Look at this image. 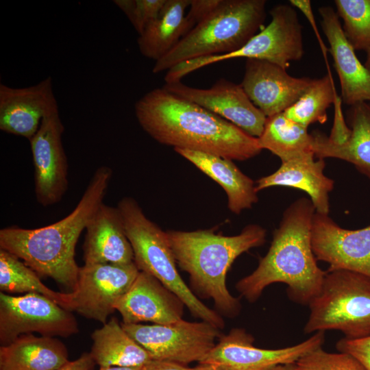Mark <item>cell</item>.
Wrapping results in <instances>:
<instances>
[{
	"mask_svg": "<svg viewBox=\"0 0 370 370\" xmlns=\"http://www.w3.org/2000/svg\"><path fill=\"white\" fill-rule=\"evenodd\" d=\"M146 365L139 367H119L112 366L106 367H99V370H145Z\"/></svg>",
	"mask_w": 370,
	"mask_h": 370,
	"instance_id": "obj_39",
	"label": "cell"
},
{
	"mask_svg": "<svg viewBox=\"0 0 370 370\" xmlns=\"http://www.w3.org/2000/svg\"><path fill=\"white\" fill-rule=\"evenodd\" d=\"M116 207L121 214L133 249L134 261L139 271L159 280L180 299L195 317L220 330L223 328V318L205 305L180 276L166 232L149 220L132 197L122 198Z\"/></svg>",
	"mask_w": 370,
	"mask_h": 370,
	"instance_id": "obj_6",
	"label": "cell"
},
{
	"mask_svg": "<svg viewBox=\"0 0 370 370\" xmlns=\"http://www.w3.org/2000/svg\"><path fill=\"white\" fill-rule=\"evenodd\" d=\"M121 325L153 360L184 365L200 362L221 336L220 329L204 321L190 322L181 319L166 325Z\"/></svg>",
	"mask_w": 370,
	"mask_h": 370,
	"instance_id": "obj_8",
	"label": "cell"
},
{
	"mask_svg": "<svg viewBox=\"0 0 370 370\" xmlns=\"http://www.w3.org/2000/svg\"><path fill=\"white\" fill-rule=\"evenodd\" d=\"M96 363L90 353H83L77 359L68 361L56 370H94Z\"/></svg>",
	"mask_w": 370,
	"mask_h": 370,
	"instance_id": "obj_36",
	"label": "cell"
},
{
	"mask_svg": "<svg viewBox=\"0 0 370 370\" xmlns=\"http://www.w3.org/2000/svg\"><path fill=\"white\" fill-rule=\"evenodd\" d=\"M59 112L53 80L47 77L33 86L0 84V130L30 140L42 119Z\"/></svg>",
	"mask_w": 370,
	"mask_h": 370,
	"instance_id": "obj_17",
	"label": "cell"
},
{
	"mask_svg": "<svg viewBox=\"0 0 370 370\" xmlns=\"http://www.w3.org/2000/svg\"><path fill=\"white\" fill-rule=\"evenodd\" d=\"M177 265L189 275L192 286L203 298L228 317L237 316L238 298L226 286V275L236 258L265 243L266 230L249 224L234 236L215 233L213 229L193 232L166 231Z\"/></svg>",
	"mask_w": 370,
	"mask_h": 370,
	"instance_id": "obj_4",
	"label": "cell"
},
{
	"mask_svg": "<svg viewBox=\"0 0 370 370\" xmlns=\"http://www.w3.org/2000/svg\"><path fill=\"white\" fill-rule=\"evenodd\" d=\"M319 12L339 78L342 101L349 106L370 101V73L347 41L336 12L331 6H321Z\"/></svg>",
	"mask_w": 370,
	"mask_h": 370,
	"instance_id": "obj_19",
	"label": "cell"
},
{
	"mask_svg": "<svg viewBox=\"0 0 370 370\" xmlns=\"http://www.w3.org/2000/svg\"><path fill=\"white\" fill-rule=\"evenodd\" d=\"M184 365L176 362L153 360L146 365L145 370H188Z\"/></svg>",
	"mask_w": 370,
	"mask_h": 370,
	"instance_id": "obj_37",
	"label": "cell"
},
{
	"mask_svg": "<svg viewBox=\"0 0 370 370\" xmlns=\"http://www.w3.org/2000/svg\"><path fill=\"white\" fill-rule=\"evenodd\" d=\"M296 364L299 370H367L352 355L327 352L322 347L305 354Z\"/></svg>",
	"mask_w": 370,
	"mask_h": 370,
	"instance_id": "obj_31",
	"label": "cell"
},
{
	"mask_svg": "<svg viewBox=\"0 0 370 370\" xmlns=\"http://www.w3.org/2000/svg\"><path fill=\"white\" fill-rule=\"evenodd\" d=\"M142 129L160 144L243 161L262 150L258 138L203 107L164 88L152 89L134 105Z\"/></svg>",
	"mask_w": 370,
	"mask_h": 370,
	"instance_id": "obj_1",
	"label": "cell"
},
{
	"mask_svg": "<svg viewBox=\"0 0 370 370\" xmlns=\"http://www.w3.org/2000/svg\"><path fill=\"white\" fill-rule=\"evenodd\" d=\"M266 370H299V368L298 367L296 362H294L289 364L278 365Z\"/></svg>",
	"mask_w": 370,
	"mask_h": 370,
	"instance_id": "obj_40",
	"label": "cell"
},
{
	"mask_svg": "<svg viewBox=\"0 0 370 370\" xmlns=\"http://www.w3.org/2000/svg\"><path fill=\"white\" fill-rule=\"evenodd\" d=\"M336 347L339 352L352 355L370 370V336L356 339L343 338L337 341Z\"/></svg>",
	"mask_w": 370,
	"mask_h": 370,
	"instance_id": "obj_33",
	"label": "cell"
},
{
	"mask_svg": "<svg viewBox=\"0 0 370 370\" xmlns=\"http://www.w3.org/2000/svg\"><path fill=\"white\" fill-rule=\"evenodd\" d=\"M348 136L341 142L319 132L312 133V151L318 159L334 158L352 164L370 179V103L360 102L347 111Z\"/></svg>",
	"mask_w": 370,
	"mask_h": 370,
	"instance_id": "obj_21",
	"label": "cell"
},
{
	"mask_svg": "<svg viewBox=\"0 0 370 370\" xmlns=\"http://www.w3.org/2000/svg\"><path fill=\"white\" fill-rule=\"evenodd\" d=\"M269 25L243 47L230 53L208 56L205 66L234 58L264 60L286 70L291 61L302 58L304 50L302 26L294 7L278 4L270 10Z\"/></svg>",
	"mask_w": 370,
	"mask_h": 370,
	"instance_id": "obj_10",
	"label": "cell"
},
{
	"mask_svg": "<svg viewBox=\"0 0 370 370\" xmlns=\"http://www.w3.org/2000/svg\"><path fill=\"white\" fill-rule=\"evenodd\" d=\"M364 65L370 73V52L367 53V58Z\"/></svg>",
	"mask_w": 370,
	"mask_h": 370,
	"instance_id": "obj_41",
	"label": "cell"
},
{
	"mask_svg": "<svg viewBox=\"0 0 370 370\" xmlns=\"http://www.w3.org/2000/svg\"><path fill=\"white\" fill-rule=\"evenodd\" d=\"M0 290L5 293H37L62 308L74 311L73 292L55 291L45 285L39 275L18 257L0 249Z\"/></svg>",
	"mask_w": 370,
	"mask_h": 370,
	"instance_id": "obj_28",
	"label": "cell"
},
{
	"mask_svg": "<svg viewBox=\"0 0 370 370\" xmlns=\"http://www.w3.org/2000/svg\"><path fill=\"white\" fill-rule=\"evenodd\" d=\"M338 97L332 75L328 73L314 79L307 90L283 113L288 119L306 127L315 123L323 124L328 119L327 110Z\"/></svg>",
	"mask_w": 370,
	"mask_h": 370,
	"instance_id": "obj_29",
	"label": "cell"
},
{
	"mask_svg": "<svg viewBox=\"0 0 370 370\" xmlns=\"http://www.w3.org/2000/svg\"><path fill=\"white\" fill-rule=\"evenodd\" d=\"M343 32L354 50L370 52V0H335Z\"/></svg>",
	"mask_w": 370,
	"mask_h": 370,
	"instance_id": "obj_30",
	"label": "cell"
},
{
	"mask_svg": "<svg viewBox=\"0 0 370 370\" xmlns=\"http://www.w3.org/2000/svg\"><path fill=\"white\" fill-rule=\"evenodd\" d=\"M64 126L59 112L44 118L29 140L34 166V192L44 207L58 203L68 188V161L62 136Z\"/></svg>",
	"mask_w": 370,
	"mask_h": 370,
	"instance_id": "obj_13",
	"label": "cell"
},
{
	"mask_svg": "<svg viewBox=\"0 0 370 370\" xmlns=\"http://www.w3.org/2000/svg\"><path fill=\"white\" fill-rule=\"evenodd\" d=\"M325 332H317L308 339L291 347L269 349L254 345V338L242 328H233L221 335L214 347L199 362L215 364L227 370H266L296 362L305 354L321 347Z\"/></svg>",
	"mask_w": 370,
	"mask_h": 370,
	"instance_id": "obj_11",
	"label": "cell"
},
{
	"mask_svg": "<svg viewBox=\"0 0 370 370\" xmlns=\"http://www.w3.org/2000/svg\"><path fill=\"white\" fill-rule=\"evenodd\" d=\"M190 0H166L158 16L138 36L140 53L155 62L169 53L187 34L186 10Z\"/></svg>",
	"mask_w": 370,
	"mask_h": 370,
	"instance_id": "obj_26",
	"label": "cell"
},
{
	"mask_svg": "<svg viewBox=\"0 0 370 370\" xmlns=\"http://www.w3.org/2000/svg\"><path fill=\"white\" fill-rule=\"evenodd\" d=\"M289 2H290V4L293 7H294L295 8H298L304 14V15L306 16V18L308 19V22L310 23L312 28L313 29L314 34L316 35L317 40L319 42L320 49L322 51V53L324 56V59L326 62V65L328 68L329 69L328 60H327V53L329 51V49L327 48V47L324 44L323 41L321 39V35L319 32L317 26L315 23L314 16L312 12L310 1L309 0H290Z\"/></svg>",
	"mask_w": 370,
	"mask_h": 370,
	"instance_id": "obj_35",
	"label": "cell"
},
{
	"mask_svg": "<svg viewBox=\"0 0 370 370\" xmlns=\"http://www.w3.org/2000/svg\"><path fill=\"white\" fill-rule=\"evenodd\" d=\"M68 358L67 348L56 337L23 334L0 347V370H56Z\"/></svg>",
	"mask_w": 370,
	"mask_h": 370,
	"instance_id": "obj_24",
	"label": "cell"
},
{
	"mask_svg": "<svg viewBox=\"0 0 370 370\" xmlns=\"http://www.w3.org/2000/svg\"><path fill=\"white\" fill-rule=\"evenodd\" d=\"M257 138L262 149L270 151L282 162L314 154L313 136L308 127L288 119L283 112L267 117L263 131Z\"/></svg>",
	"mask_w": 370,
	"mask_h": 370,
	"instance_id": "obj_27",
	"label": "cell"
},
{
	"mask_svg": "<svg viewBox=\"0 0 370 370\" xmlns=\"http://www.w3.org/2000/svg\"><path fill=\"white\" fill-rule=\"evenodd\" d=\"M166 0H114L113 3L125 14L138 35L160 13Z\"/></svg>",
	"mask_w": 370,
	"mask_h": 370,
	"instance_id": "obj_32",
	"label": "cell"
},
{
	"mask_svg": "<svg viewBox=\"0 0 370 370\" xmlns=\"http://www.w3.org/2000/svg\"><path fill=\"white\" fill-rule=\"evenodd\" d=\"M79 332L69 311L37 293L21 296L0 293V344L8 345L23 334L69 337Z\"/></svg>",
	"mask_w": 370,
	"mask_h": 370,
	"instance_id": "obj_9",
	"label": "cell"
},
{
	"mask_svg": "<svg viewBox=\"0 0 370 370\" xmlns=\"http://www.w3.org/2000/svg\"><path fill=\"white\" fill-rule=\"evenodd\" d=\"M91 338L93 343L90 354L99 367L145 366L153 360L115 317L96 329Z\"/></svg>",
	"mask_w": 370,
	"mask_h": 370,
	"instance_id": "obj_25",
	"label": "cell"
},
{
	"mask_svg": "<svg viewBox=\"0 0 370 370\" xmlns=\"http://www.w3.org/2000/svg\"><path fill=\"white\" fill-rule=\"evenodd\" d=\"M140 271L136 264H84L79 267L74 310L83 317L107 322L116 302L128 291Z\"/></svg>",
	"mask_w": 370,
	"mask_h": 370,
	"instance_id": "obj_12",
	"label": "cell"
},
{
	"mask_svg": "<svg viewBox=\"0 0 370 370\" xmlns=\"http://www.w3.org/2000/svg\"><path fill=\"white\" fill-rule=\"evenodd\" d=\"M112 176L110 167H98L75 208L57 222L34 229L17 226L1 229L0 249L18 257L39 275L49 277L74 292L79 271L75 247L103 203Z\"/></svg>",
	"mask_w": 370,
	"mask_h": 370,
	"instance_id": "obj_2",
	"label": "cell"
},
{
	"mask_svg": "<svg viewBox=\"0 0 370 370\" xmlns=\"http://www.w3.org/2000/svg\"><path fill=\"white\" fill-rule=\"evenodd\" d=\"M184 303L159 280L140 271L128 291L116 302L115 310L123 323L166 325L182 319Z\"/></svg>",
	"mask_w": 370,
	"mask_h": 370,
	"instance_id": "obj_18",
	"label": "cell"
},
{
	"mask_svg": "<svg viewBox=\"0 0 370 370\" xmlns=\"http://www.w3.org/2000/svg\"><path fill=\"white\" fill-rule=\"evenodd\" d=\"M306 334L336 330L345 337L370 336V278L347 271H326L319 294L308 304Z\"/></svg>",
	"mask_w": 370,
	"mask_h": 370,
	"instance_id": "obj_7",
	"label": "cell"
},
{
	"mask_svg": "<svg viewBox=\"0 0 370 370\" xmlns=\"http://www.w3.org/2000/svg\"><path fill=\"white\" fill-rule=\"evenodd\" d=\"M220 2L221 0H190L189 10L185 17L188 33L208 16Z\"/></svg>",
	"mask_w": 370,
	"mask_h": 370,
	"instance_id": "obj_34",
	"label": "cell"
},
{
	"mask_svg": "<svg viewBox=\"0 0 370 370\" xmlns=\"http://www.w3.org/2000/svg\"><path fill=\"white\" fill-rule=\"evenodd\" d=\"M311 244L316 259L329 264L327 271L347 270L370 278V225L347 230L315 212Z\"/></svg>",
	"mask_w": 370,
	"mask_h": 370,
	"instance_id": "obj_14",
	"label": "cell"
},
{
	"mask_svg": "<svg viewBox=\"0 0 370 370\" xmlns=\"http://www.w3.org/2000/svg\"><path fill=\"white\" fill-rule=\"evenodd\" d=\"M325 166L324 159L315 160L314 154L282 162L276 171L255 182L256 189L258 192L271 186H287L303 190L309 195L315 212L328 215L329 194L334 182L325 175Z\"/></svg>",
	"mask_w": 370,
	"mask_h": 370,
	"instance_id": "obj_22",
	"label": "cell"
},
{
	"mask_svg": "<svg viewBox=\"0 0 370 370\" xmlns=\"http://www.w3.org/2000/svg\"><path fill=\"white\" fill-rule=\"evenodd\" d=\"M315 208L305 197L295 201L284 211L267 254L257 268L236 284L241 295L256 301L271 284L287 285L289 299L308 305L322 288L326 271L317 264L311 244V227Z\"/></svg>",
	"mask_w": 370,
	"mask_h": 370,
	"instance_id": "obj_3",
	"label": "cell"
},
{
	"mask_svg": "<svg viewBox=\"0 0 370 370\" xmlns=\"http://www.w3.org/2000/svg\"><path fill=\"white\" fill-rule=\"evenodd\" d=\"M266 3L265 0H221L208 16L155 62L153 73L167 71L187 60L238 50L262 28Z\"/></svg>",
	"mask_w": 370,
	"mask_h": 370,
	"instance_id": "obj_5",
	"label": "cell"
},
{
	"mask_svg": "<svg viewBox=\"0 0 370 370\" xmlns=\"http://www.w3.org/2000/svg\"><path fill=\"white\" fill-rule=\"evenodd\" d=\"M188 370H227L225 367L215 364H200L193 368H189Z\"/></svg>",
	"mask_w": 370,
	"mask_h": 370,
	"instance_id": "obj_38",
	"label": "cell"
},
{
	"mask_svg": "<svg viewBox=\"0 0 370 370\" xmlns=\"http://www.w3.org/2000/svg\"><path fill=\"white\" fill-rule=\"evenodd\" d=\"M84 264H127L134 252L117 207L102 204L86 227Z\"/></svg>",
	"mask_w": 370,
	"mask_h": 370,
	"instance_id": "obj_20",
	"label": "cell"
},
{
	"mask_svg": "<svg viewBox=\"0 0 370 370\" xmlns=\"http://www.w3.org/2000/svg\"><path fill=\"white\" fill-rule=\"evenodd\" d=\"M167 91L192 101L258 138L267 116L251 101L241 84L221 78L208 88H194L182 81L165 83Z\"/></svg>",
	"mask_w": 370,
	"mask_h": 370,
	"instance_id": "obj_15",
	"label": "cell"
},
{
	"mask_svg": "<svg viewBox=\"0 0 370 370\" xmlns=\"http://www.w3.org/2000/svg\"><path fill=\"white\" fill-rule=\"evenodd\" d=\"M314 79L295 77L264 60L246 59L240 84L251 101L267 116L284 112L312 85Z\"/></svg>",
	"mask_w": 370,
	"mask_h": 370,
	"instance_id": "obj_16",
	"label": "cell"
},
{
	"mask_svg": "<svg viewBox=\"0 0 370 370\" xmlns=\"http://www.w3.org/2000/svg\"><path fill=\"white\" fill-rule=\"evenodd\" d=\"M174 151L223 188L227 197V208L232 213L239 214L258 202L256 183L233 160L188 149H174Z\"/></svg>",
	"mask_w": 370,
	"mask_h": 370,
	"instance_id": "obj_23",
	"label": "cell"
}]
</instances>
